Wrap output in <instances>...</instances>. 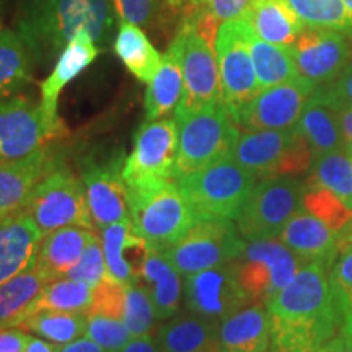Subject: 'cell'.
<instances>
[{"instance_id":"obj_1","label":"cell","mask_w":352,"mask_h":352,"mask_svg":"<svg viewBox=\"0 0 352 352\" xmlns=\"http://www.w3.org/2000/svg\"><path fill=\"white\" fill-rule=\"evenodd\" d=\"M327 271L320 263L303 264L294 279L267 300L271 352H320L336 336L344 314Z\"/></svg>"},{"instance_id":"obj_2","label":"cell","mask_w":352,"mask_h":352,"mask_svg":"<svg viewBox=\"0 0 352 352\" xmlns=\"http://www.w3.org/2000/svg\"><path fill=\"white\" fill-rule=\"evenodd\" d=\"M114 16L111 0H26L16 32L32 59L47 60L78 34L104 47L111 39Z\"/></svg>"},{"instance_id":"obj_3","label":"cell","mask_w":352,"mask_h":352,"mask_svg":"<svg viewBox=\"0 0 352 352\" xmlns=\"http://www.w3.org/2000/svg\"><path fill=\"white\" fill-rule=\"evenodd\" d=\"M127 192L134 230L152 248L165 252L197 220L182 189L171 179L157 178L131 183L127 184Z\"/></svg>"},{"instance_id":"obj_4","label":"cell","mask_w":352,"mask_h":352,"mask_svg":"<svg viewBox=\"0 0 352 352\" xmlns=\"http://www.w3.org/2000/svg\"><path fill=\"white\" fill-rule=\"evenodd\" d=\"M178 186L197 219L232 220L239 219L256 186V176L228 155L179 178Z\"/></svg>"},{"instance_id":"obj_5","label":"cell","mask_w":352,"mask_h":352,"mask_svg":"<svg viewBox=\"0 0 352 352\" xmlns=\"http://www.w3.org/2000/svg\"><path fill=\"white\" fill-rule=\"evenodd\" d=\"M232 158L261 179L294 178L310 171L315 153L296 126L240 132Z\"/></svg>"},{"instance_id":"obj_6","label":"cell","mask_w":352,"mask_h":352,"mask_svg":"<svg viewBox=\"0 0 352 352\" xmlns=\"http://www.w3.org/2000/svg\"><path fill=\"white\" fill-rule=\"evenodd\" d=\"M178 126V162L175 179L196 173L228 157L240 132L226 104L175 116Z\"/></svg>"},{"instance_id":"obj_7","label":"cell","mask_w":352,"mask_h":352,"mask_svg":"<svg viewBox=\"0 0 352 352\" xmlns=\"http://www.w3.org/2000/svg\"><path fill=\"white\" fill-rule=\"evenodd\" d=\"M303 264L287 245L276 239L248 241L243 253L233 261L240 287L252 305H266Z\"/></svg>"},{"instance_id":"obj_8","label":"cell","mask_w":352,"mask_h":352,"mask_svg":"<svg viewBox=\"0 0 352 352\" xmlns=\"http://www.w3.org/2000/svg\"><path fill=\"white\" fill-rule=\"evenodd\" d=\"M246 243L239 227L228 219H197L164 253L179 274L188 276L235 261Z\"/></svg>"},{"instance_id":"obj_9","label":"cell","mask_w":352,"mask_h":352,"mask_svg":"<svg viewBox=\"0 0 352 352\" xmlns=\"http://www.w3.org/2000/svg\"><path fill=\"white\" fill-rule=\"evenodd\" d=\"M44 236L64 227H85L95 230L87 191L77 176L56 166L34 188L25 208Z\"/></svg>"},{"instance_id":"obj_10","label":"cell","mask_w":352,"mask_h":352,"mask_svg":"<svg viewBox=\"0 0 352 352\" xmlns=\"http://www.w3.org/2000/svg\"><path fill=\"white\" fill-rule=\"evenodd\" d=\"M175 39L179 44L184 78L183 96L175 109V116L222 104V82L214 43L202 36L191 21L184 19Z\"/></svg>"},{"instance_id":"obj_11","label":"cell","mask_w":352,"mask_h":352,"mask_svg":"<svg viewBox=\"0 0 352 352\" xmlns=\"http://www.w3.org/2000/svg\"><path fill=\"white\" fill-rule=\"evenodd\" d=\"M305 184L292 178L263 179L246 199L236 227L246 241L280 235L285 223L303 208Z\"/></svg>"},{"instance_id":"obj_12","label":"cell","mask_w":352,"mask_h":352,"mask_svg":"<svg viewBox=\"0 0 352 352\" xmlns=\"http://www.w3.org/2000/svg\"><path fill=\"white\" fill-rule=\"evenodd\" d=\"M245 16L220 23L215 36V54L222 82L223 104L235 121L246 104L261 91L254 70L248 41Z\"/></svg>"},{"instance_id":"obj_13","label":"cell","mask_w":352,"mask_h":352,"mask_svg":"<svg viewBox=\"0 0 352 352\" xmlns=\"http://www.w3.org/2000/svg\"><path fill=\"white\" fill-rule=\"evenodd\" d=\"M63 134L65 131L52 127L26 96L0 101V164L28 160Z\"/></svg>"},{"instance_id":"obj_14","label":"cell","mask_w":352,"mask_h":352,"mask_svg":"<svg viewBox=\"0 0 352 352\" xmlns=\"http://www.w3.org/2000/svg\"><path fill=\"white\" fill-rule=\"evenodd\" d=\"M178 162V126L175 120L145 121L134 139V148L122 166L126 184L145 179H175Z\"/></svg>"},{"instance_id":"obj_15","label":"cell","mask_w":352,"mask_h":352,"mask_svg":"<svg viewBox=\"0 0 352 352\" xmlns=\"http://www.w3.org/2000/svg\"><path fill=\"white\" fill-rule=\"evenodd\" d=\"M183 292L191 314L217 323L230 318L250 303L236 279L233 261L188 274Z\"/></svg>"},{"instance_id":"obj_16","label":"cell","mask_w":352,"mask_h":352,"mask_svg":"<svg viewBox=\"0 0 352 352\" xmlns=\"http://www.w3.org/2000/svg\"><path fill=\"white\" fill-rule=\"evenodd\" d=\"M316 85L305 77L264 88L241 109L235 124L246 131H283L297 124Z\"/></svg>"},{"instance_id":"obj_17","label":"cell","mask_w":352,"mask_h":352,"mask_svg":"<svg viewBox=\"0 0 352 352\" xmlns=\"http://www.w3.org/2000/svg\"><path fill=\"white\" fill-rule=\"evenodd\" d=\"M287 50L300 76L316 87L333 82L351 60L347 34L329 28L305 26Z\"/></svg>"},{"instance_id":"obj_18","label":"cell","mask_w":352,"mask_h":352,"mask_svg":"<svg viewBox=\"0 0 352 352\" xmlns=\"http://www.w3.org/2000/svg\"><path fill=\"white\" fill-rule=\"evenodd\" d=\"M87 202L95 228H104L129 217V192L116 166L91 165L83 171Z\"/></svg>"},{"instance_id":"obj_19","label":"cell","mask_w":352,"mask_h":352,"mask_svg":"<svg viewBox=\"0 0 352 352\" xmlns=\"http://www.w3.org/2000/svg\"><path fill=\"white\" fill-rule=\"evenodd\" d=\"M98 54L100 47L91 41V38L87 34H78L57 57V63L50 77L41 83V103H39L44 120L52 127L65 131L64 122L60 121L59 113H57L59 95L74 78H77L94 63Z\"/></svg>"},{"instance_id":"obj_20","label":"cell","mask_w":352,"mask_h":352,"mask_svg":"<svg viewBox=\"0 0 352 352\" xmlns=\"http://www.w3.org/2000/svg\"><path fill=\"white\" fill-rule=\"evenodd\" d=\"M279 240L305 264L320 263L327 270H331L342 248L340 233L302 209L285 223Z\"/></svg>"},{"instance_id":"obj_21","label":"cell","mask_w":352,"mask_h":352,"mask_svg":"<svg viewBox=\"0 0 352 352\" xmlns=\"http://www.w3.org/2000/svg\"><path fill=\"white\" fill-rule=\"evenodd\" d=\"M44 235L26 210L0 220V284L36 261Z\"/></svg>"},{"instance_id":"obj_22","label":"cell","mask_w":352,"mask_h":352,"mask_svg":"<svg viewBox=\"0 0 352 352\" xmlns=\"http://www.w3.org/2000/svg\"><path fill=\"white\" fill-rule=\"evenodd\" d=\"M108 276L122 284L138 283L152 246L134 230L131 219L101 228Z\"/></svg>"},{"instance_id":"obj_23","label":"cell","mask_w":352,"mask_h":352,"mask_svg":"<svg viewBox=\"0 0 352 352\" xmlns=\"http://www.w3.org/2000/svg\"><path fill=\"white\" fill-rule=\"evenodd\" d=\"M56 166L47 151L23 162L0 164V220L23 210L36 184Z\"/></svg>"},{"instance_id":"obj_24","label":"cell","mask_w":352,"mask_h":352,"mask_svg":"<svg viewBox=\"0 0 352 352\" xmlns=\"http://www.w3.org/2000/svg\"><path fill=\"white\" fill-rule=\"evenodd\" d=\"M96 236L98 235L91 228L76 226L59 228L44 236L36 256V266L47 283L65 277Z\"/></svg>"},{"instance_id":"obj_25","label":"cell","mask_w":352,"mask_h":352,"mask_svg":"<svg viewBox=\"0 0 352 352\" xmlns=\"http://www.w3.org/2000/svg\"><path fill=\"white\" fill-rule=\"evenodd\" d=\"M155 340L164 352H220V323L189 311L166 320Z\"/></svg>"},{"instance_id":"obj_26","label":"cell","mask_w":352,"mask_h":352,"mask_svg":"<svg viewBox=\"0 0 352 352\" xmlns=\"http://www.w3.org/2000/svg\"><path fill=\"white\" fill-rule=\"evenodd\" d=\"M271 346V316L266 305L241 308L220 323V352H267Z\"/></svg>"},{"instance_id":"obj_27","label":"cell","mask_w":352,"mask_h":352,"mask_svg":"<svg viewBox=\"0 0 352 352\" xmlns=\"http://www.w3.org/2000/svg\"><path fill=\"white\" fill-rule=\"evenodd\" d=\"M138 283L147 289L158 321L175 316L182 303V277L162 250L151 248Z\"/></svg>"},{"instance_id":"obj_28","label":"cell","mask_w":352,"mask_h":352,"mask_svg":"<svg viewBox=\"0 0 352 352\" xmlns=\"http://www.w3.org/2000/svg\"><path fill=\"white\" fill-rule=\"evenodd\" d=\"M183 88L182 54H179V44L173 38L165 57H162L160 69L148 82L147 95H145V120H162L173 111L182 101Z\"/></svg>"},{"instance_id":"obj_29","label":"cell","mask_w":352,"mask_h":352,"mask_svg":"<svg viewBox=\"0 0 352 352\" xmlns=\"http://www.w3.org/2000/svg\"><path fill=\"white\" fill-rule=\"evenodd\" d=\"M296 129L305 138L315 157L346 147L338 109L324 101L316 90L308 98Z\"/></svg>"},{"instance_id":"obj_30","label":"cell","mask_w":352,"mask_h":352,"mask_svg":"<svg viewBox=\"0 0 352 352\" xmlns=\"http://www.w3.org/2000/svg\"><path fill=\"white\" fill-rule=\"evenodd\" d=\"M245 19L258 38L283 47L292 46L305 28L287 0H254Z\"/></svg>"},{"instance_id":"obj_31","label":"cell","mask_w":352,"mask_h":352,"mask_svg":"<svg viewBox=\"0 0 352 352\" xmlns=\"http://www.w3.org/2000/svg\"><path fill=\"white\" fill-rule=\"evenodd\" d=\"M47 284L36 261L0 284V327H19Z\"/></svg>"},{"instance_id":"obj_32","label":"cell","mask_w":352,"mask_h":352,"mask_svg":"<svg viewBox=\"0 0 352 352\" xmlns=\"http://www.w3.org/2000/svg\"><path fill=\"white\" fill-rule=\"evenodd\" d=\"M246 41L261 90L302 77L287 47L263 41L256 36L250 23L246 26Z\"/></svg>"},{"instance_id":"obj_33","label":"cell","mask_w":352,"mask_h":352,"mask_svg":"<svg viewBox=\"0 0 352 352\" xmlns=\"http://www.w3.org/2000/svg\"><path fill=\"white\" fill-rule=\"evenodd\" d=\"M114 52L138 80L148 83L160 69L162 56L139 26L120 23L114 38Z\"/></svg>"},{"instance_id":"obj_34","label":"cell","mask_w":352,"mask_h":352,"mask_svg":"<svg viewBox=\"0 0 352 352\" xmlns=\"http://www.w3.org/2000/svg\"><path fill=\"white\" fill-rule=\"evenodd\" d=\"M32 60L19 32L0 28V101L15 96L32 80Z\"/></svg>"},{"instance_id":"obj_35","label":"cell","mask_w":352,"mask_h":352,"mask_svg":"<svg viewBox=\"0 0 352 352\" xmlns=\"http://www.w3.org/2000/svg\"><path fill=\"white\" fill-rule=\"evenodd\" d=\"M19 328L23 331H32L54 344L65 346L85 334L87 314L39 308V310H30Z\"/></svg>"},{"instance_id":"obj_36","label":"cell","mask_w":352,"mask_h":352,"mask_svg":"<svg viewBox=\"0 0 352 352\" xmlns=\"http://www.w3.org/2000/svg\"><path fill=\"white\" fill-rule=\"evenodd\" d=\"M327 188L352 209V152L347 148L315 157L305 188Z\"/></svg>"},{"instance_id":"obj_37","label":"cell","mask_w":352,"mask_h":352,"mask_svg":"<svg viewBox=\"0 0 352 352\" xmlns=\"http://www.w3.org/2000/svg\"><path fill=\"white\" fill-rule=\"evenodd\" d=\"M298 19L311 28L336 30L351 36L352 15L344 0H287Z\"/></svg>"},{"instance_id":"obj_38","label":"cell","mask_w":352,"mask_h":352,"mask_svg":"<svg viewBox=\"0 0 352 352\" xmlns=\"http://www.w3.org/2000/svg\"><path fill=\"white\" fill-rule=\"evenodd\" d=\"M91 296H94V287L90 284L76 279H59L46 285L30 310L51 308V310L87 314Z\"/></svg>"},{"instance_id":"obj_39","label":"cell","mask_w":352,"mask_h":352,"mask_svg":"<svg viewBox=\"0 0 352 352\" xmlns=\"http://www.w3.org/2000/svg\"><path fill=\"white\" fill-rule=\"evenodd\" d=\"M303 208L340 235L352 222V209L346 208L340 197L327 188H305Z\"/></svg>"},{"instance_id":"obj_40","label":"cell","mask_w":352,"mask_h":352,"mask_svg":"<svg viewBox=\"0 0 352 352\" xmlns=\"http://www.w3.org/2000/svg\"><path fill=\"white\" fill-rule=\"evenodd\" d=\"M122 321L132 338L151 336L157 324V314L147 289L140 283L126 284V307Z\"/></svg>"},{"instance_id":"obj_41","label":"cell","mask_w":352,"mask_h":352,"mask_svg":"<svg viewBox=\"0 0 352 352\" xmlns=\"http://www.w3.org/2000/svg\"><path fill=\"white\" fill-rule=\"evenodd\" d=\"M85 334L108 352L122 349L132 340V334L127 329L124 321L103 315L87 314Z\"/></svg>"},{"instance_id":"obj_42","label":"cell","mask_w":352,"mask_h":352,"mask_svg":"<svg viewBox=\"0 0 352 352\" xmlns=\"http://www.w3.org/2000/svg\"><path fill=\"white\" fill-rule=\"evenodd\" d=\"M126 307V284L107 276L94 287L91 303L87 314L122 320Z\"/></svg>"},{"instance_id":"obj_43","label":"cell","mask_w":352,"mask_h":352,"mask_svg":"<svg viewBox=\"0 0 352 352\" xmlns=\"http://www.w3.org/2000/svg\"><path fill=\"white\" fill-rule=\"evenodd\" d=\"M107 276V259H104L103 245H101V240L98 236L87 246L85 252H83L82 258L78 259L76 266L70 267L67 274H65L67 279L82 280V283L90 284L91 287H95V285Z\"/></svg>"},{"instance_id":"obj_44","label":"cell","mask_w":352,"mask_h":352,"mask_svg":"<svg viewBox=\"0 0 352 352\" xmlns=\"http://www.w3.org/2000/svg\"><path fill=\"white\" fill-rule=\"evenodd\" d=\"M329 284L346 316L352 310V243L341 248L331 267Z\"/></svg>"},{"instance_id":"obj_45","label":"cell","mask_w":352,"mask_h":352,"mask_svg":"<svg viewBox=\"0 0 352 352\" xmlns=\"http://www.w3.org/2000/svg\"><path fill=\"white\" fill-rule=\"evenodd\" d=\"M111 3L120 23H132L148 30H152L160 12V0H111Z\"/></svg>"},{"instance_id":"obj_46","label":"cell","mask_w":352,"mask_h":352,"mask_svg":"<svg viewBox=\"0 0 352 352\" xmlns=\"http://www.w3.org/2000/svg\"><path fill=\"white\" fill-rule=\"evenodd\" d=\"M316 91L328 101L333 108L352 107V59L344 70L327 85L316 87Z\"/></svg>"},{"instance_id":"obj_47","label":"cell","mask_w":352,"mask_h":352,"mask_svg":"<svg viewBox=\"0 0 352 352\" xmlns=\"http://www.w3.org/2000/svg\"><path fill=\"white\" fill-rule=\"evenodd\" d=\"M254 0H206L204 7L219 23L246 15Z\"/></svg>"},{"instance_id":"obj_48","label":"cell","mask_w":352,"mask_h":352,"mask_svg":"<svg viewBox=\"0 0 352 352\" xmlns=\"http://www.w3.org/2000/svg\"><path fill=\"white\" fill-rule=\"evenodd\" d=\"M28 338L19 327H0V352H25Z\"/></svg>"},{"instance_id":"obj_49","label":"cell","mask_w":352,"mask_h":352,"mask_svg":"<svg viewBox=\"0 0 352 352\" xmlns=\"http://www.w3.org/2000/svg\"><path fill=\"white\" fill-rule=\"evenodd\" d=\"M116 352H164L158 346L157 340H152V336H139L132 338L122 349Z\"/></svg>"},{"instance_id":"obj_50","label":"cell","mask_w":352,"mask_h":352,"mask_svg":"<svg viewBox=\"0 0 352 352\" xmlns=\"http://www.w3.org/2000/svg\"><path fill=\"white\" fill-rule=\"evenodd\" d=\"M336 109H338V116H340L342 135H344L346 148L352 151V107H342Z\"/></svg>"},{"instance_id":"obj_51","label":"cell","mask_w":352,"mask_h":352,"mask_svg":"<svg viewBox=\"0 0 352 352\" xmlns=\"http://www.w3.org/2000/svg\"><path fill=\"white\" fill-rule=\"evenodd\" d=\"M60 352H108V351H104L103 347L96 344L95 341H91L88 336H85V338H78V340L65 344Z\"/></svg>"},{"instance_id":"obj_52","label":"cell","mask_w":352,"mask_h":352,"mask_svg":"<svg viewBox=\"0 0 352 352\" xmlns=\"http://www.w3.org/2000/svg\"><path fill=\"white\" fill-rule=\"evenodd\" d=\"M320 352H352V338L341 333L340 336H334L327 344L321 347Z\"/></svg>"},{"instance_id":"obj_53","label":"cell","mask_w":352,"mask_h":352,"mask_svg":"<svg viewBox=\"0 0 352 352\" xmlns=\"http://www.w3.org/2000/svg\"><path fill=\"white\" fill-rule=\"evenodd\" d=\"M59 344H54V342H47L46 340H39V338H28V342H26L25 352H60Z\"/></svg>"},{"instance_id":"obj_54","label":"cell","mask_w":352,"mask_h":352,"mask_svg":"<svg viewBox=\"0 0 352 352\" xmlns=\"http://www.w3.org/2000/svg\"><path fill=\"white\" fill-rule=\"evenodd\" d=\"M162 2H165L173 10H183L184 13H188L204 6L206 0H162Z\"/></svg>"},{"instance_id":"obj_55","label":"cell","mask_w":352,"mask_h":352,"mask_svg":"<svg viewBox=\"0 0 352 352\" xmlns=\"http://www.w3.org/2000/svg\"><path fill=\"white\" fill-rule=\"evenodd\" d=\"M341 333L347 334V336L352 338V310L344 316V321H342L341 327Z\"/></svg>"},{"instance_id":"obj_56","label":"cell","mask_w":352,"mask_h":352,"mask_svg":"<svg viewBox=\"0 0 352 352\" xmlns=\"http://www.w3.org/2000/svg\"><path fill=\"white\" fill-rule=\"evenodd\" d=\"M351 243H352V222L349 223V227H347L346 230L341 233V245L346 246Z\"/></svg>"},{"instance_id":"obj_57","label":"cell","mask_w":352,"mask_h":352,"mask_svg":"<svg viewBox=\"0 0 352 352\" xmlns=\"http://www.w3.org/2000/svg\"><path fill=\"white\" fill-rule=\"evenodd\" d=\"M344 3H346L347 10H349V13L352 15V0H344Z\"/></svg>"},{"instance_id":"obj_58","label":"cell","mask_w":352,"mask_h":352,"mask_svg":"<svg viewBox=\"0 0 352 352\" xmlns=\"http://www.w3.org/2000/svg\"><path fill=\"white\" fill-rule=\"evenodd\" d=\"M0 16H2V13H0Z\"/></svg>"},{"instance_id":"obj_59","label":"cell","mask_w":352,"mask_h":352,"mask_svg":"<svg viewBox=\"0 0 352 352\" xmlns=\"http://www.w3.org/2000/svg\"><path fill=\"white\" fill-rule=\"evenodd\" d=\"M347 151H349V148H347ZM351 152H352V151H351Z\"/></svg>"},{"instance_id":"obj_60","label":"cell","mask_w":352,"mask_h":352,"mask_svg":"<svg viewBox=\"0 0 352 352\" xmlns=\"http://www.w3.org/2000/svg\"><path fill=\"white\" fill-rule=\"evenodd\" d=\"M267 352H271V351H267Z\"/></svg>"}]
</instances>
